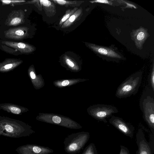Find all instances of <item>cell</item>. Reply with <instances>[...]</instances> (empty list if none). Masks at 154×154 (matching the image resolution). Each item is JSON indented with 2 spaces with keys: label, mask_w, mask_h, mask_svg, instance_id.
<instances>
[{
  "label": "cell",
  "mask_w": 154,
  "mask_h": 154,
  "mask_svg": "<svg viewBox=\"0 0 154 154\" xmlns=\"http://www.w3.org/2000/svg\"><path fill=\"white\" fill-rule=\"evenodd\" d=\"M149 87L154 91V67L153 64L149 75Z\"/></svg>",
  "instance_id": "cell-16"
},
{
  "label": "cell",
  "mask_w": 154,
  "mask_h": 154,
  "mask_svg": "<svg viewBox=\"0 0 154 154\" xmlns=\"http://www.w3.org/2000/svg\"><path fill=\"white\" fill-rule=\"evenodd\" d=\"M66 62L67 65L71 67H73L74 66L73 63L69 58H66Z\"/></svg>",
  "instance_id": "cell-25"
},
{
  "label": "cell",
  "mask_w": 154,
  "mask_h": 154,
  "mask_svg": "<svg viewBox=\"0 0 154 154\" xmlns=\"http://www.w3.org/2000/svg\"><path fill=\"white\" fill-rule=\"evenodd\" d=\"M35 132L29 128L5 124L0 126V136L12 138L29 136Z\"/></svg>",
  "instance_id": "cell-5"
},
{
  "label": "cell",
  "mask_w": 154,
  "mask_h": 154,
  "mask_svg": "<svg viewBox=\"0 0 154 154\" xmlns=\"http://www.w3.org/2000/svg\"><path fill=\"white\" fill-rule=\"evenodd\" d=\"M69 84V82L67 80L63 81L61 83L62 85L63 86L67 85Z\"/></svg>",
  "instance_id": "cell-26"
},
{
  "label": "cell",
  "mask_w": 154,
  "mask_h": 154,
  "mask_svg": "<svg viewBox=\"0 0 154 154\" xmlns=\"http://www.w3.org/2000/svg\"><path fill=\"white\" fill-rule=\"evenodd\" d=\"M41 4L44 7L48 8L52 6V3L50 1L48 0H39Z\"/></svg>",
  "instance_id": "cell-19"
},
{
  "label": "cell",
  "mask_w": 154,
  "mask_h": 154,
  "mask_svg": "<svg viewBox=\"0 0 154 154\" xmlns=\"http://www.w3.org/2000/svg\"><path fill=\"white\" fill-rule=\"evenodd\" d=\"M143 118L152 133L154 132V91L149 87L143 92L139 101Z\"/></svg>",
  "instance_id": "cell-1"
},
{
  "label": "cell",
  "mask_w": 154,
  "mask_h": 154,
  "mask_svg": "<svg viewBox=\"0 0 154 154\" xmlns=\"http://www.w3.org/2000/svg\"><path fill=\"white\" fill-rule=\"evenodd\" d=\"M90 2L91 3H103L105 4H110V2L106 0H95L93 1H91Z\"/></svg>",
  "instance_id": "cell-24"
},
{
  "label": "cell",
  "mask_w": 154,
  "mask_h": 154,
  "mask_svg": "<svg viewBox=\"0 0 154 154\" xmlns=\"http://www.w3.org/2000/svg\"><path fill=\"white\" fill-rule=\"evenodd\" d=\"M127 4L129 6H130V7H134V8H136L134 6V5H132L131 4H129L128 3H127Z\"/></svg>",
  "instance_id": "cell-28"
},
{
  "label": "cell",
  "mask_w": 154,
  "mask_h": 154,
  "mask_svg": "<svg viewBox=\"0 0 154 154\" xmlns=\"http://www.w3.org/2000/svg\"><path fill=\"white\" fill-rule=\"evenodd\" d=\"M28 29L21 26L11 28L5 32V37L7 38L20 40L26 38L28 35Z\"/></svg>",
  "instance_id": "cell-10"
},
{
  "label": "cell",
  "mask_w": 154,
  "mask_h": 154,
  "mask_svg": "<svg viewBox=\"0 0 154 154\" xmlns=\"http://www.w3.org/2000/svg\"><path fill=\"white\" fill-rule=\"evenodd\" d=\"M82 12V10L79 9L77 10L61 26L62 28L67 27L70 26L71 24L80 15Z\"/></svg>",
  "instance_id": "cell-13"
},
{
  "label": "cell",
  "mask_w": 154,
  "mask_h": 154,
  "mask_svg": "<svg viewBox=\"0 0 154 154\" xmlns=\"http://www.w3.org/2000/svg\"><path fill=\"white\" fill-rule=\"evenodd\" d=\"M53 1L57 3L58 4L61 5H70L71 4H73L74 3H75V2L74 1H66L64 0H53Z\"/></svg>",
  "instance_id": "cell-18"
},
{
  "label": "cell",
  "mask_w": 154,
  "mask_h": 154,
  "mask_svg": "<svg viewBox=\"0 0 154 154\" xmlns=\"http://www.w3.org/2000/svg\"><path fill=\"white\" fill-rule=\"evenodd\" d=\"M11 112L15 114H19L21 112L20 109L17 107H13L11 109Z\"/></svg>",
  "instance_id": "cell-23"
},
{
  "label": "cell",
  "mask_w": 154,
  "mask_h": 154,
  "mask_svg": "<svg viewBox=\"0 0 154 154\" xmlns=\"http://www.w3.org/2000/svg\"><path fill=\"white\" fill-rule=\"evenodd\" d=\"M145 37V34L142 32L138 33L137 37V38L138 41H141Z\"/></svg>",
  "instance_id": "cell-22"
},
{
  "label": "cell",
  "mask_w": 154,
  "mask_h": 154,
  "mask_svg": "<svg viewBox=\"0 0 154 154\" xmlns=\"http://www.w3.org/2000/svg\"><path fill=\"white\" fill-rule=\"evenodd\" d=\"M30 75L31 78L33 79H35V74L32 71H31L30 72Z\"/></svg>",
  "instance_id": "cell-27"
},
{
  "label": "cell",
  "mask_w": 154,
  "mask_h": 154,
  "mask_svg": "<svg viewBox=\"0 0 154 154\" xmlns=\"http://www.w3.org/2000/svg\"><path fill=\"white\" fill-rule=\"evenodd\" d=\"M77 8H75L73 9L68 10L66 11V14L61 19L59 23L60 25H62L63 23L65 22L77 9Z\"/></svg>",
  "instance_id": "cell-15"
},
{
  "label": "cell",
  "mask_w": 154,
  "mask_h": 154,
  "mask_svg": "<svg viewBox=\"0 0 154 154\" xmlns=\"http://www.w3.org/2000/svg\"><path fill=\"white\" fill-rule=\"evenodd\" d=\"M142 72L131 75L118 87L116 96L119 98H125L136 94L140 86L142 79Z\"/></svg>",
  "instance_id": "cell-2"
},
{
  "label": "cell",
  "mask_w": 154,
  "mask_h": 154,
  "mask_svg": "<svg viewBox=\"0 0 154 154\" xmlns=\"http://www.w3.org/2000/svg\"><path fill=\"white\" fill-rule=\"evenodd\" d=\"M25 14L21 10H13L8 16L5 24L8 26H16L25 22Z\"/></svg>",
  "instance_id": "cell-11"
},
{
  "label": "cell",
  "mask_w": 154,
  "mask_h": 154,
  "mask_svg": "<svg viewBox=\"0 0 154 154\" xmlns=\"http://www.w3.org/2000/svg\"><path fill=\"white\" fill-rule=\"evenodd\" d=\"M119 154H130L128 149L123 146H120V150Z\"/></svg>",
  "instance_id": "cell-20"
},
{
  "label": "cell",
  "mask_w": 154,
  "mask_h": 154,
  "mask_svg": "<svg viewBox=\"0 0 154 154\" xmlns=\"http://www.w3.org/2000/svg\"><path fill=\"white\" fill-rule=\"evenodd\" d=\"M136 143L138 146L137 154H153L154 144L149 142L141 129H139L136 134Z\"/></svg>",
  "instance_id": "cell-7"
},
{
  "label": "cell",
  "mask_w": 154,
  "mask_h": 154,
  "mask_svg": "<svg viewBox=\"0 0 154 154\" xmlns=\"http://www.w3.org/2000/svg\"><path fill=\"white\" fill-rule=\"evenodd\" d=\"M92 116L98 121L105 123L107 122L106 119L119 112L115 106L107 104H97L93 106L90 109Z\"/></svg>",
  "instance_id": "cell-6"
},
{
  "label": "cell",
  "mask_w": 154,
  "mask_h": 154,
  "mask_svg": "<svg viewBox=\"0 0 154 154\" xmlns=\"http://www.w3.org/2000/svg\"><path fill=\"white\" fill-rule=\"evenodd\" d=\"M89 46L95 51L102 55L111 58L121 57L117 54L110 49L93 45H90Z\"/></svg>",
  "instance_id": "cell-12"
},
{
  "label": "cell",
  "mask_w": 154,
  "mask_h": 154,
  "mask_svg": "<svg viewBox=\"0 0 154 154\" xmlns=\"http://www.w3.org/2000/svg\"><path fill=\"white\" fill-rule=\"evenodd\" d=\"M89 138V133L86 132H79L68 135L63 141L65 151L70 154L79 153Z\"/></svg>",
  "instance_id": "cell-3"
},
{
  "label": "cell",
  "mask_w": 154,
  "mask_h": 154,
  "mask_svg": "<svg viewBox=\"0 0 154 154\" xmlns=\"http://www.w3.org/2000/svg\"><path fill=\"white\" fill-rule=\"evenodd\" d=\"M0 48L8 53L16 55L30 53L35 50L33 46L27 43L8 40L0 41Z\"/></svg>",
  "instance_id": "cell-4"
},
{
  "label": "cell",
  "mask_w": 154,
  "mask_h": 154,
  "mask_svg": "<svg viewBox=\"0 0 154 154\" xmlns=\"http://www.w3.org/2000/svg\"><path fill=\"white\" fill-rule=\"evenodd\" d=\"M15 151L19 154H49L54 152L48 147L35 144H27L20 146Z\"/></svg>",
  "instance_id": "cell-8"
},
{
  "label": "cell",
  "mask_w": 154,
  "mask_h": 154,
  "mask_svg": "<svg viewBox=\"0 0 154 154\" xmlns=\"http://www.w3.org/2000/svg\"><path fill=\"white\" fill-rule=\"evenodd\" d=\"M109 122L125 135L131 138L133 137L134 127L121 118L112 116L109 120Z\"/></svg>",
  "instance_id": "cell-9"
},
{
  "label": "cell",
  "mask_w": 154,
  "mask_h": 154,
  "mask_svg": "<svg viewBox=\"0 0 154 154\" xmlns=\"http://www.w3.org/2000/svg\"><path fill=\"white\" fill-rule=\"evenodd\" d=\"M52 122L56 124H60L61 122V118L57 116H54L52 118Z\"/></svg>",
  "instance_id": "cell-21"
},
{
  "label": "cell",
  "mask_w": 154,
  "mask_h": 154,
  "mask_svg": "<svg viewBox=\"0 0 154 154\" xmlns=\"http://www.w3.org/2000/svg\"><path fill=\"white\" fill-rule=\"evenodd\" d=\"M3 5H6L23 2H25L23 0H1Z\"/></svg>",
  "instance_id": "cell-17"
},
{
  "label": "cell",
  "mask_w": 154,
  "mask_h": 154,
  "mask_svg": "<svg viewBox=\"0 0 154 154\" xmlns=\"http://www.w3.org/2000/svg\"><path fill=\"white\" fill-rule=\"evenodd\" d=\"M81 154H97L94 144L91 143L87 146Z\"/></svg>",
  "instance_id": "cell-14"
}]
</instances>
